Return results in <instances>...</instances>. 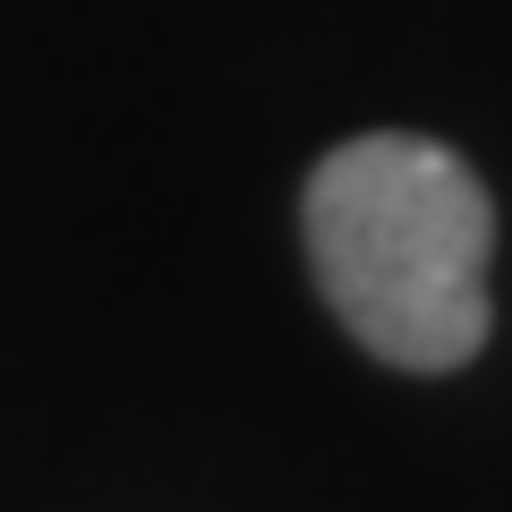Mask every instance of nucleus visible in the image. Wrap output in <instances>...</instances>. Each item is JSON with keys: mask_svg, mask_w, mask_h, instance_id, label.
<instances>
[{"mask_svg": "<svg viewBox=\"0 0 512 512\" xmlns=\"http://www.w3.org/2000/svg\"><path fill=\"white\" fill-rule=\"evenodd\" d=\"M316 291L359 350L410 376H453L495 325V197L436 137L376 128L308 171L299 197Z\"/></svg>", "mask_w": 512, "mask_h": 512, "instance_id": "obj_1", "label": "nucleus"}]
</instances>
